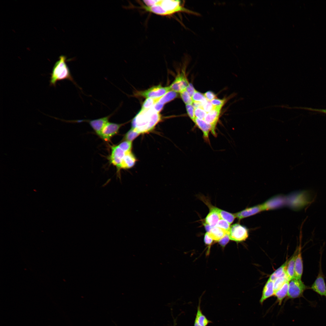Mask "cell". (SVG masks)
Segmentation results:
<instances>
[{"label": "cell", "instance_id": "9", "mask_svg": "<svg viewBox=\"0 0 326 326\" xmlns=\"http://www.w3.org/2000/svg\"><path fill=\"white\" fill-rule=\"evenodd\" d=\"M123 124L108 122L103 128L100 137L106 141H109L111 138L118 132Z\"/></svg>", "mask_w": 326, "mask_h": 326}, {"label": "cell", "instance_id": "43", "mask_svg": "<svg viewBox=\"0 0 326 326\" xmlns=\"http://www.w3.org/2000/svg\"><path fill=\"white\" fill-rule=\"evenodd\" d=\"M164 105V104H161L158 101L152 107L156 111L160 113L163 109Z\"/></svg>", "mask_w": 326, "mask_h": 326}, {"label": "cell", "instance_id": "34", "mask_svg": "<svg viewBox=\"0 0 326 326\" xmlns=\"http://www.w3.org/2000/svg\"><path fill=\"white\" fill-rule=\"evenodd\" d=\"M230 224L225 220L221 218L219 221L216 226L224 229L227 232L228 234L230 227Z\"/></svg>", "mask_w": 326, "mask_h": 326}, {"label": "cell", "instance_id": "39", "mask_svg": "<svg viewBox=\"0 0 326 326\" xmlns=\"http://www.w3.org/2000/svg\"><path fill=\"white\" fill-rule=\"evenodd\" d=\"M204 94L207 100L210 101L216 97V95L213 92L210 91L206 92Z\"/></svg>", "mask_w": 326, "mask_h": 326}, {"label": "cell", "instance_id": "6", "mask_svg": "<svg viewBox=\"0 0 326 326\" xmlns=\"http://www.w3.org/2000/svg\"><path fill=\"white\" fill-rule=\"evenodd\" d=\"M171 90L169 86L163 87L161 85L152 87L147 90L138 91L136 94L139 96L147 98H157L161 97Z\"/></svg>", "mask_w": 326, "mask_h": 326}, {"label": "cell", "instance_id": "44", "mask_svg": "<svg viewBox=\"0 0 326 326\" xmlns=\"http://www.w3.org/2000/svg\"><path fill=\"white\" fill-rule=\"evenodd\" d=\"M301 108L302 109V108L303 109H304L307 110L316 111L326 114V109H314L308 107H302Z\"/></svg>", "mask_w": 326, "mask_h": 326}, {"label": "cell", "instance_id": "22", "mask_svg": "<svg viewBox=\"0 0 326 326\" xmlns=\"http://www.w3.org/2000/svg\"><path fill=\"white\" fill-rule=\"evenodd\" d=\"M207 232L214 241L217 242L227 234L225 230L217 226L213 228L209 232Z\"/></svg>", "mask_w": 326, "mask_h": 326}, {"label": "cell", "instance_id": "47", "mask_svg": "<svg viewBox=\"0 0 326 326\" xmlns=\"http://www.w3.org/2000/svg\"></svg>", "mask_w": 326, "mask_h": 326}, {"label": "cell", "instance_id": "20", "mask_svg": "<svg viewBox=\"0 0 326 326\" xmlns=\"http://www.w3.org/2000/svg\"><path fill=\"white\" fill-rule=\"evenodd\" d=\"M298 248L295 251L292 256L288 260L285 272L289 281L294 278L295 260L298 252Z\"/></svg>", "mask_w": 326, "mask_h": 326}, {"label": "cell", "instance_id": "37", "mask_svg": "<svg viewBox=\"0 0 326 326\" xmlns=\"http://www.w3.org/2000/svg\"><path fill=\"white\" fill-rule=\"evenodd\" d=\"M230 240L229 235L227 234L218 242L222 247L224 248L229 242Z\"/></svg>", "mask_w": 326, "mask_h": 326}, {"label": "cell", "instance_id": "21", "mask_svg": "<svg viewBox=\"0 0 326 326\" xmlns=\"http://www.w3.org/2000/svg\"><path fill=\"white\" fill-rule=\"evenodd\" d=\"M289 281H286L283 286L275 292L274 296L276 298V302L281 305L283 299L287 296L288 293Z\"/></svg>", "mask_w": 326, "mask_h": 326}, {"label": "cell", "instance_id": "18", "mask_svg": "<svg viewBox=\"0 0 326 326\" xmlns=\"http://www.w3.org/2000/svg\"><path fill=\"white\" fill-rule=\"evenodd\" d=\"M193 122L202 131L204 140L206 142L209 143V134L211 131L210 125L207 124L204 120H200L196 117Z\"/></svg>", "mask_w": 326, "mask_h": 326}, {"label": "cell", "instance_id": "30", "mask_svg": "<svg viewBox=\"0 0 326 326\" xmlns=\"http://www.w3.org/2000/svg\"><path fill=\"white\" fill-rule=\"evenodd\" d=\"M140 134L132 129L129 130L124 137V140L132 142Z\"/></svg>", "mask_w": 326, "mask_h": 326}, {"label": "cell", "instance_id": "38", "mask_svg": "<svg viewBox=\"0 0 326 326\" xmlns=\"http://www.w3.org/2000/svg\"><path fill=\"white\" fill-rule=\"evenodd\" d=\"M202 108L207 113L210 112L214 109V107L211 101H207L203 105Z\"/></svg>", "mask_w": 326, "mask_h": 326}, {"label": "cell", "instance_id": "13", "mask_svg": "<svg viewBox=\"0 0 326 326\" xmlns=\"http://www.w3.org/2000/svg\"><path fill=\"white\" fill-rule=\"evenodd\" d=\"M303 272V263L302 257L301 247L300 245L295 260L294 278L301 279Z\"/></svg>", "mask_w": 326, "mask_h": 326}, {"label": "cell", "instance_id": "11", "mask_svg": "<svg viewBox=\"0 0 326 326\" xmlns=\"http://www.w3.org/2000/svg\"><path fill=\"white\" fill-rule=\"evenodd\" d=\"M221 109L214 107L213 110L207 113L204 119L205 121L211 126V132L215 136H217L216 128L219 119Z\"/></svg>", "mask_w": 326, "mask_h": 326}, {"label": "cell", "instance_id": "46", "mask_svg": "<svg viewBox=\"0 0 326 326\" xmlns=\"http://www.w3.org/2000/svg\"><path fill=\"white\" fill-rule=\"evenodd\" d=\"M176 322H174V326H176Z\"/></svg>", "mask_w": 326, "mask_h": 326}, {"label": "cell", "instance_id": "23", "mask_svg": "<svg viewBox=\"0 0 326 326\" xmlns=\"http://www.w3.org/2000/svg\"><path fill=\"white\" fill-rule=\"evenodd\" d=\"M221 217L216 211L210 210L205 219V222L210 225L212 228L216 226Z\"/></svg>", "mask_w": 326, "mask_h": 326}, {"label": "cell", "instance_id": "17", "mask_svg": "<svg viewBox=\"0 0 326 326\" xmlns=\"http://www.w3.org/2000/svg\"><path fill=\"white\" fill-rule=\"evenodd\" d=\"M274 281L269 278L263 289L259 301L260 304L262 305L265 300L274 296Z\"/></svg>", "mask_w": 326, "mask_h": 326}, {"label": "cell", "instance_id": "29", "mask_svg": "<svg viewBox=\"0 0 326 326\" xmlns=\"http://www.w3.org/2000/svg\"><path fill=\"white\" fill-rule=\"evenodd\" d=\"M193 102H198L203 105L207 101L204 94L196 90L192 97Z\"/></svg>", "mask_w": 326, "mask_h": 326}, {"label": "cell", "instance_id": "45", "mask_svg": "<svg viewBox=\"0 0 326 326\" xmlns=\"http://www.w3.org/2000/svg\"><path fill=\"white\" fill-rule=\"evenodd\" d=\"M203 225L207 232H209L212 228L210 225L206 222L203 223Z\"/></svg>", "mask_w": 326, "mask_h": 326}, {"label": "cell", "instance_id": "25", "mask_svg": "<svg viewBox=\"0 0 326 326\" xmlns=\"http://www.w3.org/2000/svg\"><path fill=\"white\" fill-rule=\"evenodd\" d=\"M178 96V93L172 90H170L160 98L158 102L165 104L173 100Z\"/></svg>", "mask_w": 326, "mask_h": 326}, {"label": "cell", "instance_id": "26", "mask_svg": "<svg viewBox=\"0 0 326 326\" xmlns=\"http://www.w3.org/2000/svg\"><path fill=\"white\" fill-rule=\"evenodd\" d=\"M287 281L289 280L285 272L281 276L276 279L274 281V292L280 288Z\"/></svg>", "mask_w": 326, "mask_h": 326}, {"label": "cell", "instance_id": "8", "mask_svg": "<svg viewBox=\"0 0 326 326\" xmlns=\"http://www.w3.org/2000/svg\"><path fill=\"white\" fill-rule=\"evenodd\" d=\"M189 84L185 72L182 70L177 75L169 87L171 90L180 93L186 89Z\"/></svg>", "mask_w": 326, "mask_h": 326}, {"label": "cell", "instance_id": "36", "mask_svg": "<svg viewBox=\"0 0 326 326\" xmlns=\"http://www.w3.org/2000/svg\"><path fill=\"white\" fill-rule=\"evenodd\" d=\"M186 107L188 116L193 121L195 118L194 113L195 108L192 104H187L186 105Z\"/></svg>", "mask_w": 326, "mask_h": 326}, {"label": "cell", "instance_id": "27", "mask_svg": "<svg viewBox=\"0 0 326 326\" xmlns=\"http://www.w3.org/2000/svg\"><path fill=\"white\" fill-rule=\"evenodd\" d=\"M288 261V260L274 271L270 275L269 279L274 281L276 279L281 276L285 272Z\"/></svg>", "mask_w": 326, "mask_h": 326}, {"label": "cell", "instance_id": "24", "mask_svg": "<svg viewBox=\"0 0 326 326\" xmlns=\"http://www.w3.org/2000/svg\"><path fill=\"white\" fill-rule=\"evenodd\" d=\"M278 198L270 199L261 204L263 210L272 209L280 206L282 204V200Z\"/></svg>", "mask_w": 326, "mask_h": 326}, {"label": "cell", "instance_id": "7", "mask_svg": "<svg viewBox=\"0 0 326 326\" xmlns=\"http://www.w3.org/2000/svg\"><path fill=\"white\" fill-rule=\"evenodd\" d=\"M321 259V258L318 273L310 289L320 296L326 297V285L322 270Z\"/></svg>", "mask_w": 326, "mask_h": 326}, {"label": "cell", "instance_id": "3", "mask_svg": "<svg viewBox=\"0 0 326 326\" xmlns=\"http://www.w3.org/2000/svg\"><path fill=\"white\" fill-rule=\"evenodd\" d=\"M66 56L62 55L55 63L51 74L50 80V86L55 87L57 82L64 80L70 81L77 85L66 63Z\"/></svg>", "mask_w": 326, "mask_h": 326}, {"label": "cell", "instance_id": "15", "mask_svg": "<svg viewBox=\"0 0 326 326\" xmlns=\"http://www.w3.org/2000/svg\"><path fill=\"white\" fill-rule=\"evenodd\" d=\"M263 210L261 204L248 208L234 213L236 217L239 220L255 215Z\"/></svg>", "mask_w": 326, "mask_h": 326}, {"label": "cell", "instance_id": "28", "mask_svg": "<svg viewBox=\"0 0 326 326\" xmlns=\"http://www.w3.org/2000/svg\"><path fill=\"white\" fill-rule=\"evenodd\" d=\"M160 98H146L143 102L140 110H147L152 108L156 102L158 101Z\"/></svg>", "mask_w": 326, "mask_h": 326}, {"label": "cell", "instance_id": "5", "mask_svg": "<svg viewBox=\"0 0 326 326\" xmlns=\"http://www.w3.org/2000/svg\"><path fill=\"white\" fill-rule=\"evenodd\" d=\"M230 240L237 242L245 241L248 236L247 228L239 224L236 223L230 226L228 233Z\"/></svg>", "mask_w": 326, "mask_h": 326}, {"label": "cell", "instance_id": "10", "mask_svg": "<svg viewBox=\"0 0 326 326\" xmlns=\"http://www.w3.org/2000/svg\"><path fill=\"white\" fill-rule=\"evenodd\" d=\"M111 147V153L109 159L110 163L116 166L119 170L120 169L121 163L126 152L118 145L113 146Z\"/></svg>", "mask_w": 326, "mask_h": 326}, {"label": "cell", "instance_id": "16", "mask_svg": "<svg viewBox=\"0 0 326 326\" xmlns=\"http://www.w3.org/2000/svg\"><path fill=\"white\" fill-rule=\"evenodd\" d=\"M204 203L208 207L209 210H213L217 212L221 219L225 220L230 224H231L233 222L236 218L234 213H229L216 207L209 203L206 200H205Z\"/></svg>", "mask_w": 326, "mask_h": 326}, {"label": "cell", "instance_id": "2", "mask_svg": "<svg viewBox=\"0 0 326 326\" xmlns=\"http://www.w3.org/2000/svg\"><path fill=\"white\" fill-rule=\"evenodd\" d=\"M141 8L146 11L162 16L169 15L179 12L198 15V13L186 8L179 0H158L154 6L147 7L143 5Z\"/></svg>", "mask_w": 326, "mask_h": 326}, {"label": "cell", "instance_id": "4", "mask_svg": "<svg viewBox=\"0 0 326 326\" xmlns=\"http://www.w3.org/2000/svg\"><path fill=\"white\" fill-rule=\"evenodd\" d=\"M310 287L306 286L301 279L294 278L289 282L287 298L294 299L303 296L304 292Z\"/></svg>", "mask_w": 326, "mask_h": 326}, {"label": "cell", "instance_id": "1", "mask_svg": "<svg viewBox=\"0 0 326 326\" xmlns=\"http://www.w3.org/2000/svg\"><path fill=\"white\" fill-rule=\"evenodd\" d=\"M160 113L152 107L147 110H140L133 119L131 129L140 134L152 131L161 120Z\"/></svg>", "mask_w": 326, "mask_h": 326}, {"label": "cell", "instance_id": "40", "mask_svg": "<svg viewBox=\"0 0 326 326\" xmlns=\"http://www.w3.org/2000/svg\"><path fill=\"white\" fill-rule=\"evenodd\" d=\"M204 241L206 245L210 246L212 244L214 240L209 236L208 232H206L204 235Z\"/></svg>", "mask_w": 326, "mask_h": 326}, {"label": "cell", "instance_id": "32", "mask_svg": "<svg viewBox=\"0 0 326 326\" xmlns=\"http://www.w3.org/2000/svg\"><path fill=\"white\" fill-rule=\"evenodd\" d=\"M132 142L124 140L120 143L118 146L125 152L131 151L132 146Z\"/></svg>", "mask_w": 326, "mask_h": 326}, {"label": "cell", "instance_id": "19", "mask_svg": "<svg viewBox=\"0 0 326 326\" xmlns=\"http://www.w3.org/2000/svg\"><path fill=\"white\" fill-rule=\"evenodd\" d=\"M136 157L131 151L126 152L121 161L120 169H128L133 167L136 161Z\"/></svg>", "mask_w": 326, "mask_h": 326}, {"label": "cell", "instance_id": "41", "mask_svg": "<svg viewBox=\"0 0 326 326\" xmlns=\"http://www.w3.org/2000/svg\"><path fill=\"white\" fill-rule=\"evenodd\" d=\"M158 0H144L143 3L145 5V6L147 7H151L155 5L158 2Z\"/></svg>", "mask_w": 326, "mask_h": 326}, {"label": "cell", "instance_id": "33", "mask_svg": "<svg viewBox=\"0 0 326 326\" xmlns=\"http://www.w3.org/2000/svg\"><path fill=\"white\" fill-rule=\"evenodd\" d=\"M207 113L202 107L195 109L194 113L195 117L199 119L204 120Z\"/></svg>", "mask_w": 326, "mask_h": 326}, {"label": "cell", "instance_id": "14", "mask_svg": "<svg viewBox=\"0 0 326 326\" xmlns=\"http://www.w3.org/2000/svg\"><path fill=\"white\" fill-rule=\"evenodd\" d=\"M200 304L201 299L199 300L197 307L193 326H207L209 324L213 323L212 321L209 320L203 313Z\"/></svg>", "mask_w": 326, "mask_h": 326}, {"label": "cell", "instance_id": "31", "mask_svg": "<svg viewBox=\"0 0 326 326\" xmlns=\"http://www.w3.org/2000/svg\"><path fill=\"white\" fill-rule=\"evenodd\" d=\"M180 95L183 101L186 105L193 104L192 97L186 89L181 92Z\"/></svg>", "mask_w": 326, "mask_h": 326}, {"label": "cell", "instance_id": "35", "mask_svg": "<svg viewBox=\"0 0 326 326\" xmlns=\"http://www.w3.org/2000/svg\"><path fill=\"white\" fill-rule=\"evenodd\" d=\"M225 101V99L216 98L211 101V102L214 108L221 109Z\"/></svg>", "mask_w": 326, "mask_h": 326}, {"label": "cell", "instance_id": "12", "mask_svg": "<svg viewBox=\"0 0 326 326\" xmlns=\"http://www.w3.org/2000/svg\"><path fill=\"white\" fill-rule=\"evenodd\" d=\"M112 114L101 118L88 121V123L94 131L100 137L101 133Z\"/></svg>", "mask_w": 326, "mask_h": 326}, {"label": "cell", "instance_id": "42", "mask_svg": "<svg viewBox=\"0 0 326 326\" xmlns=\"http://www.w3.org/2000/svg\"><path fill=\"white\" fill-rule=\"evenodd\" d=\"M186 90L191 97L196 91L193 85L191 83H189Z\"/></svg>", "mask_w": 326, "mask_h": 326}]
</instances>
